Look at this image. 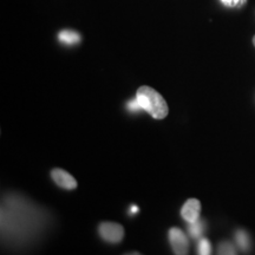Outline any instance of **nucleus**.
Returning <instances> with one entry per match:
<instances>
[{
  "instance_id": "nucleus-1",
  "label": "nucleus",
  "mask_w": 255,
  "mask_h": 255,
  "mask_svg": "<svg viewBox=\"0 0 255 255\" xmlns=\"http://www.w3.org/2000/svg\"><path fill=\"white\" fill-rule=\"evenodd\" d=\"M136 98L141 104L142 110L150 114L155 120H163L168 116L169 108L162 95L148 85H142L137 89Z\"/></svg>"
},
{
  "instance_id": "nucleus-2",
  "label": "nucleus",
  "mask_w": 255,
  "mask_h": 255,
  "mask_svg": "<svg viewBox=\"0 0 255 255\" xmlns=\"http://www.w3.org/2000/svg\"><path fill=\"white\" fill-rule=\"evenodd\" d=\"M98 234L105 242L120 244L124 238V227L120 223L105 221L98 226Z\"/></svg>"
},
{
  "instance_id": "nucleus-3",
  "label": "nucleus",
  "mask_w": 255,
  "mask_h": 255,
  "mask_svg": "<svg viewBox=\"0 0 255 255\" xmlns=\"http://www.w3.org/2000/svg\"><path fill=\"white\" fill-rule=\"evenodd\" d=\"M169 244L175 255H188L189 253V241L186 234L180 228L173 227L168 232Z\"/></svg>"
},
{
  "instance_id": "nucleus-4",
  "label": "nucleus",
  "mask_w": 255,
  "mask_h": 255,
  "mask_svg": "<svg viewBox=\"0 0 255 255\" xmlns=\"http://www.w3.org/2000/svg\"><path fill=\"white\" fill-rule=\"evenodd\" d=\"M51 177L57 186L66 190H73L77 188V181L71 174L60 168H55L51 170Z\"/></svg>"
},
{
  "instance_id": "nucleus-5",
  "label": "nucleus",
  "mask_w": 255,
  "mask_h": 255,
  "mask_svg": "<svg viewBox=\"0 0 255 255\" xmlns=\"http://www.w3.org/2000/svg\"><path fill=\"white\" fill-rule=\"evenodd\" d=\"M201 203L197 199H189L181 209V215L188 223H193L200 219Z\"/></svg>"
},
{
  "instance_id": "nucleus-6",
  "label": "nucleus",
  "mask_w": 255,
  "mask_h": 255,
  "mask_svg": "<svg viewBox=\"0 0 255 255\" xmlns=\"http://www.w3.org/2000/svg\"><path fill=\"white\" fill-rule=\"evenodd\" d=\"M235 242H237V246L239 250L244 253H248L252 248V240L250 234L245 231V229H239V231L235 232Z\"/></svg>"
},
{
  "instance_id": "nucleus-7",
  "label": "nucleus",
  "mask_w": 255,
  "mask_h": 255,
  "mask_svg": "<svg viewBox=\"0 0 255 255\" xmlns=\"http://www.w3.org/2000/svg\"><path fill=\"white\" fill-rule=\"evenodd\" d=\"M59 40L66 45H73L81 41V36L75 31L64 30L59 33Z\"/></svg>"
},
{
  "instance_id": "nucleus-8",
  "label": "nucleus",
  "mask_w": 255,
  "mask_h": 255,
  "mask_svg": "<svg viewBox=\"0 0 255 255\" xmlns=\"http://www.w3.org/2000/svg\"><path fill=\"white\" fill-rule=\"evenodd\" d=\"M188 232H189L190 237L193 239H201L203 232H205V221H203V219L200 218L197 221L189 223Z\"/></svg>"
},
{
  "instance_id": "nucleus-9",
  "label": "nucleus",
  "mask_w": 255,
  "mask_h": 255,
  "mask_svg": "<svg viewBox=\"0 0 255 255\" xmlns=\"http://www.w3.org/2000/svg\"><path fill=\"white\" fill-rule=\"evenodd\" d=\"M218 255H238L234 245L229 241L220 242L218 247Z\"/></svg>"
},
{
  "instance_id": "nucleus-10",
  "label": "nucleus",
  "mask_w": 255,
  "mask_h": 255,
  "mask_svg": "<svg viewBox=\"0 0 255 255\" xmlns=\"http://www.w3.org/2000/svg\"><path fill=\"white\" fill-rule=\"evenodd\" d=\"M197 254L199 255H212V245L208 239L201 238L197 245Z\"/></svg>"
},
{
  "instance_id": "nucleus-11",
  "label": "nucleus",
  "mask_w": 255,
  "mask_h": 255,
  "mask_svg": "<svg viewBox=\"0 0 255 255\" xmlns=\"http://www.w3.org/2000/svg\"><path fill=\"white\" fill-rule=\"evenodd\" d=\"M127 108H128V110H130V111H131V113H137V111L142 110L141 104H139V102H138V100H137L136 97L133 98V100L128 102Z\"/></svg>"
},
{
  "instance_id": "nucleus-12",
  "label": "nucleus",
  "mask_w": 255,
  "mask_h": 255,
  "mask_svg": "<svg viewBox=\"0 0 255 255\" xmlns=\"http://www.w3.org/2000/svg\"><path fill=\"white\" fill-rule=\"evenodd\" d=\"M222 4L227 7H239L245 2V0H221Z\"/></svg>"
},
{
  "instance_id": "nucleus-13",
  "label": "nucleus",
  "mask_w": 255,
  "mask_h": 255,
  "mask_svg": "<svg viewBox=\"0 0 255 255\" xmlns=\"http://www.w3.org/2000/svg\"><path fill=\"white\" fill-rule=\"evenodd\" d=\"M126 255H142V254L138 253V252H131V253H128Z\"/></svg>"
},
{
  "instance_id": "nucleus-14",
  "label": "nucleus",
  "mask_w": 255,
  "mask_h": 255,
  "mask_svg": "<svg viewBox=\"0 0 255 255\" xmlns=\"http://www.w3.org/2000/svg\"><path fill=\"white\" fill-rule=\"evenodd\" d=\"M131 212H132V213L138 212V208H137V207H132V208H131Z\"/></svg>"
},
{
  "instance_id": "nucleus-15",
  "label": "nucleus",
  "mask_w": 255,
  "mask_h": 255,
  "mask_svg": "<svg viewBox=\"0 0 255 255\" xmlns=\"http://www.w3.org/2000/svg\"><path fill=\"white\" fill-rule=\"evenodd\" d=\"M253 44H254V46H255V36L253 37Z\"/></svg>"
}]
</instances>
